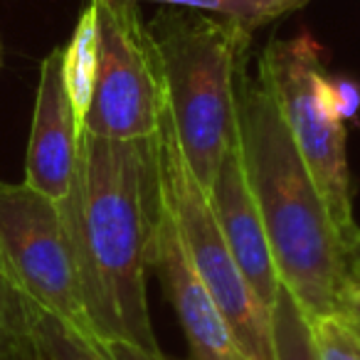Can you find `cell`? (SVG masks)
<instances>
[{
	"mask_svg": "<svg viewBox=\"0 0 360 360\" xmlns=\"http://www.w3.org/2000/svg\"><path fill=\"white\" fill-rule=\"evenodd\" d=\"M62 210L99 338L160 350L146 294L160 217L155 139L116 141L82 131L75 188Z\"/></svg>",
	"mask_w": 360,
	"mask_h": 360,
	"instance_id": "1",
	"label": "cell"
},
{
	"mask_svg": "<svg viewBox=\"0 0 360 360\" xmlns=\"http://www.w3.org/2000/svg\"><path fill=\"white\" fill-rule=\"evenodd\" d=\"M240 153L281 286L309 319L340 311L348 286L360 279V252L340 235L259 72L240 86Z\"/></svg>",
	"mask_w": 360,
	"mask_h": 360,
	"instance_id": "2",
	"label": "cell"
},
{
	"mask_svg": "<svg viewBox=\"0 0 360 360\" xmlns=\"http://www.w3.org/2000/svg\"><path fill=\"white\" fill-rule=\"evenodd\" d=\"M148 27L163 70L170 126L207 191L240 141V62L255 30L186 8H160Z\"/></svg>",
	"mask_w": 360,
	"mask_h": 360,
	"instance_id": "3",
	"label": "cell"
},
{
	"mask_svg": "<svg viewBox=\"0 0 360 360\" xmlns=\"http://www.w3.org/2000/svg\"><path fill=\"white\" fill-rule=\"evenodd\" d=\"M155 160L160 202L173 217V225L195 274L207 286L230 323L240 353L250 360H274L271 314L262 306L237 266L212 210L210 195L180 150L168 111L155 134Z\"/></svg>",
	"mask_w": 360,
	"mask_h": 360,
	"instance_id": "4",
	"label": "cell"
},
{
	"mask_svg": "<svg viewBox=\"0 0 360 360\" xmlns=\"http://www.w3.org/2000/svg\"><path fill=\"white\" fill-rule=\"evenodd\" d=\"M321 55V45L306 30L291 40L274 37L262 50L257 72L269 84L291 139L304 155L343 240L350 250L360 252V227L353 217L345 153V124H340L326 106L321 89L326 75Z\"/></svg>",
	"mask_w": 360,
	"mask_h": 360,
	"instance_id": "5",
	"label": "cell"
},
{
	"mask_svg": "<svg viewBox=\"0 0 360 360\" xmlns=\"http://www.w3.org/2000/svg\"><path fill=\"white\" fill-rule=\"evenodd\" d=\"M96 8L94 96L82 131L101 139H155L165 101L163 70L139 0H91Z\"/></svg>",
	"mask_w": 360,
	"mask_h": 360,
	"instance_id": "6",
	"label": "cell"
},
{
	"mask_svg": "<svg viewBox=\"0 0 360 360\" xmlns=\"http://www.w3.org/2000/svg\"><path fill=\"white\" fill-rule=\"evenodd\" d=\"M0 266L35 306L99 338L84 301L65 210L25 183L0 180Z\"/></svg>",
	"mask_w": 360,
	"mask_h": 360,
	"instance_id": "7",
	"label": "cell"
},
{
	"mask_svg": "<svg viewBox=\"0 0 360 360\" xmlns=\"http://www.w3.org/2000/svg\"><path fill=\"white\" fill-rule=\"evenodd\" d=\"M65 47H52L40 65L25 158V186L50 200L65 202L75 188L79 165L82 126L77 124L65 86Z\"/></svg>",
	"mask_w": 360,
	"mask_h": 360,
	"instance_id": "8",
	"label": "cell"
},
{
	"mask_svg": "<svg viewBox=\"0 0 360 360\" xmlns=\"http://www.w3.org/2000/svg\"><path fill=\"white\" fill-rule=\"evenodd\" d=\"M153 269L160 274L168 301L173 304L180 326L186 330L193 360H240L242 353L235 343L230 323L193 269L173 225V217L168 215L163 202L155 227Z\"/></svg>",
	"mask_w": 360,
	"mask_h": 360,
	"instance_id": "9",
	"label": "cell"
},
{
	"mask_svg": "<svg viewBox=\"0 0 360 360\" xmlns=\"http://www.w3.org/2000/svg\"><path fill=\"white\" fill-rule=\"evenodd\" d=\"M207 195H210L212 210H215L237 266L245 274L255 296L262 301V306L271 314L281 289V279L274 264V252H271L259 205L247 180L240 141L227 153L212 186L207 188Z\"/></svg>",
	"mask_w": 360,
	"mask_h": 360,
	"instance_id": "10",
	"label": "cell"
},
{
	"mask_svg": "<svg viewBox=\"0 0 360 360\" xmlns=\"http://www.w3.org/2000/svg\"><path fill=\"white\" fill-rule=\"evenodd\" d=\"M96 65H99V37H96V8L91 0L79 11L75 32L62 55L65 67V86L70 96L72 111L79 126H84V119L89 114L91 96H94L96 82Z\"/></svg>",
	"mask_w": 360,
	"mask_h": 360,
	"instance_id": "11",
	"label": "cell"
},
{
	"mask_svg": "<svg viewBox=\"0 0 360 360\" xmlns=\"http://www.w3.org/2000/svg\"><path fill=\"white\" fill-rule=\"evenodd\" d=\"M30 301V299H27ZM30 321L47 360H114L104 340L82 333L60 316L40 309L30 301Z\"/></svg>",
	"mask_w": 360,
	"mask_h": 360,
	"instance_id": "12",
	"label": "cell"
},
{
	"mask_svg": "<svg viewBox=\"0 0 360 360\" xmlns=\"http://www.w3.org/2000/svg\"><path fill=\"white\" fill-rule=\"evenodd\" d=\"M37 348L30 301L0 266V360H30Z\"/></svg>",
	"mask_w": 360,
	"mask_h": 360,
	"instance_id": "13",
	"label": "cell"
},
{
	"mask_svg": "<svg viewBox=\"0 0 360 360\" xmlns=\"http://www.w3.org/2000/svg\"><path fill=\"white\" fill-rule=\"evenodd\" d=\"M271 343L274 360H321L311 335V321L286 286L279 289L271 309Z\"/></svg>",
	"mask_w": 360,
	"mask_h": 360,
	"instance_id": "14",
	"label": "cell"
},
{
	"mask_svg": "<svg viewBox=\"0 0 360 360\" xmlns=\"http://www.w3.org/2000/svg\"><path fill=\"white\" fill-rule=\"evenodd\" d=\"M143 3H158L160 8H186V11L207 13V15L230 18V20L257 30L286 13L304 8L309 0H143Z\"/></svg>",
	"mask_w": 360,
	"mask_h": 360,
	"instance_id": "15",
	"label": "cell"
},
{
	"mask_svg": "<svg viewBox=\"0 0 360 360\" xmlns=\"http://www.w3.org/2000/svg\"><path fill=\"white\" fill-rule=\"evenodd\" d=\"M309 321L321 360H360V326L350 316L335 311Z\"/></svg>",
	"mask_w": 360,
	"mask_h": 360,
	"instance_id": "16",
	"label": "cell"
},
{
	"mask_svg": "<svg viewBox=\"0 0 360 360\" xmlns=\"http://www.w3.org/2000/svg\"><path fill=\"white\" fill-rule=\"evenodd\" d=\"M321 89H323L326 106L340 124H348L360 114V84L355 79L323 75Z\"/></svg>",
	"mask_w": 360,
	"mask_h": 360,
	"instance_id": "17",
	"label": "cell"
},
{
	"mask_svg": "<svg viewBox=\"0 0 360 360\" xmlns=\"http://www.w3.org/2000/svg\"><path fill=\"white\" fill-rule=\"evenodd\" d=\"M104 345L114 360H168L160 350L141 348L129 340H104Z\"/></svg>",
	"mask_w": 360,
	"mask_h": 360,
	"instance_id": "18",
	"label": "cell"
},
{
	"mask_svg": "<svg viewBox=\"0 0 360 360\" xmlns=\"http://www.w3.org/2000/svg\"><path fill=\"white\" fill-rule=\"evenodd\" d=\"M340 314L350 316V319L360 323V279L348 286V291L343 296V304H340Z\"/></svg>",
	"mask_w": 360,
	"mask_h": 360,
	"instance_id": "19",
	"label": "cell"
},
{
	"mask_svg": "<svg viewBox=\"0 0 360 360\" xmlns=\"http://www.w3.org/2000/svg\"><path fill=\"white\" fill-rule=\"evenodd\" d=\"M32 360H47V358H45V350H42V345H40V353H37Z\"/></svg>",
	"mask_w": 360,
	"mask_h": 360,
	"instance_id": "20",
	"label": "cell"
},
{
	"mask_svg": "<svg viewBox=\"0 0 360 360\" xmlns=\"http://www.w3.org/2000/svg\"><path fill=\"white\" fill-rule=\"evenodd\" d=\"M240 360H250V358H245V355H240Z\"/></svg>",
	"mask_w": 360,
	"mask_h": 360,
	"instance_id": "21",
	"label": "cell"
},
{
	"mask_svg": "<svg viewBox=\"0 0 360 360\" xmlns=\"http://www.w3.org/2000/svg\"><path fill=\"white\" fill-rule=\"evenodd\" d=\"M355 323H358V321H355ZM358 326H360V323H358Z\"/></svg>",
	"mask_w": 360,
	"mask_h": 360,
	"instance_id": "22",
	"label": "cell"
}]
</instances>
